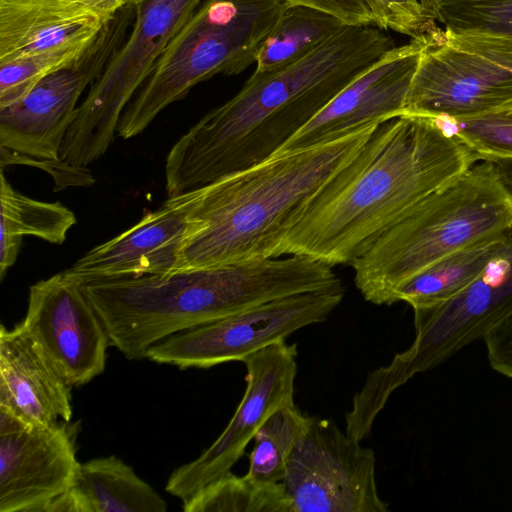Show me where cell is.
Instances as JSON below:
<instances>
[{"label": "cell", "instance_id": "30bf717a", "mask_svg": "<svg viewBox=\"0 0 512 512\" xmlns=\"http://www.w3.org/2000/svg\"><path fill=\"white\" fill-rule=\"evenodd\" d=\"M344 292L340 284L275 299L175 333L151 346L146 358L180 369L243 362L295 331L325 321L343 300Z\"/></svg>", "mask_w": 512, "mask_h": 512}, {"label": "cell", "instance_id": "484cf974", "mask_svg": "<svg viewBox=\"0 0 512 512\" xmlns=\"http://www.w3.org/2000/svg\"><path fill=\"white\" fill-rule=\"evenodd\" d=\"M94 39L0 63V108L20 100L43 78L74 62Z\"/></svg>", "mask_w": 512, "mask_h": 512}, {"label": "cell", "instance_id": "ac0fdd59", "mask_svg": "<svg viewBox=\"0 0 512 512\" xmlns=\"http://www.w3.org/2000/svg\"><path fill=\"white\" fill-rule=\"evenodd\" d=\"M71 386L21 321L0 328V407L30 425L72 417Z\"/></svg>", "mask_w": 512, "mask_h": 512}, {"label": "cell", "instance_id": "d6986e66", "mask_svg": "<svg viewBox=\"0 0 512 512\" xmlns=\"http://www.w3.org/2000/svg\"><path fill=\"white\" fill-rule=\"evenodd\" d=\"M105 23L70 0H0V63L92 40Z\"/></svg>", "mask_w": 512, "mask_h": 512}, {"label": "cell", "instance_id": "7c38bea8", "mask_svg": "<svg viewBox=\"0 0 512 512\" xmlns=\"http://www.w3.org/2000/svg\"><path fill=\"white\" fill-rule=\"evenodd\" d=\"M282 484L292 512L388 511L377 489L373 450L318 416H309Z\"/></svg>", "mask_w": 512, "mask_h": 512}, {"label": "cell", "instance_id": "44dd1931", "mask_svg": "<svg viewBox=\"0 0 512 512\" xmlns=\"http://www.w3.org/2000/svg\"><path fill=\"white\" fill-rule=\"evenodd\" d=\"M75 214L60 202L30 198L0 177V278L17 260L24 236L62 244L76 224Z\"/></svg>", "mask_w": 512, "mask_h": 512}, {"label": "cell", "instance_id": "8fae6325", "mask_svg": "<svg viewBox=\"0 0 512 512\" xmlns=\"http://www.w3.org/2000/svg\"><path fill=\"white\" fill-rule=\"evenodd\" d=\"M135 19L130 2L103 26L74 62L38 82L20 100L0 108V147L38 159H60L80 96L103 72Z\"/></svg>", "mask_w": 512, "mask_h": 512}, {"label": "cell", "instance_id": "cb8c5ba5", "mask_svg": "<svg viewBox=\"0 0 512 512\" xmlns=\"http://www.w3.org/2000/svg\"><path fill=\"white\" fill-rule=\"evenodd\" d=\"M309 416L294 403L276 409L254 435L247 478L262 484L283 481L289 458L303 435Z\"/></svg>", "mask_w": 512, "mask_h": 512}, {"label": "cell", "instance_id": "1f68e13d", "mask_svg": "<svg viewBox=\"0 0 512 512\" xmlns=\"http://www.w3.org/2000/svg\"><path fill=\"white\" fill-rule=\"evenodd\" d=\"M288 4L304 5L328 12L350 25H376L379 19L368 0H284ZM381 28V27H380Z\"/></svg>", "mask_w": 512, "mask_h": 512}, {"label": "cell", "instance_id": "5bb4252c", "mask_svg": "<svg viewBox=\"0 0 512 512\" xmlns=\"http://www.w3.org/2000/svg\"><path fill=\"white\" fill-rule=\"evenodd\" d=\"M22 322L69 386L104 372L107 329L81 285L63 272L30 287Z\"/></svg>", "mask_w": 512, "mask_h": 512}, {"label": "cell", "instance_id": "3957f363", "mask_svg": "<svg viewBox=\"0 0 512 512\" xmlns=\"http://www.w3.org/2000/svg\"><path fill=\"white\" fill-rule=\"evenodd\" d=\"M338 282L333 267L307 256L288 255L81 287L103 321L111 345L127 359L140 360L151 346L175 333Z\"/></svg>", "mask_w": 512, "mask_h": 512}, {"label": "cell", "instance_id": "8992f818", "mask_svg": "<svg viewBox=\"0 0 512 512\" xmlns=\"http://www.w3.org/2000/svg\"><path fill=\"white\" fill-rule=\"evenodd\" d=\"M286 5L284 0H202L126 106L116 134L132 138L196 84L246 70Z\"/></svg>", "mask_w": 512, "mask_h": 512}, {"label": "cell", "instance_id": "83f0119b", "mask_svg": "<svg viewBox=\"0 0 512 512\" xmlns=\"http://www.w3.org/2000/svg\"><path fill=\"white\" fill-rule=\"evenodd\" d=\"M480 160L512 158V106L463 119L435 118Z\"/></svg>", "mask_w": 512, "mask_h": 512}, {"label": "cell", "instance_id": "836d02e7", "mask_svg": "<svg viewBox=\"0 0 512 512\" xmlns=\"http://www.w3.org/2000/svg\"><path fill=\"white\" fill-rule=\"evenodd\" d=\"M495 165L501 181L512 194V158L489 160Z\"/></svg>", "mask_w": 512, "mask_h": 512}, {"label": "cell", "instance_id": "4dcf8cb0", "mask_svg": "<svg viewBox=\"0 0 512 512\" xmlns=\"http://www.w3.org/2000/svg\"><path fill=\"white\" fill-rule=\"evenodd\" d=\"M482 339L490 367L512 379V310L495 322Z\"/></svg>", "mask_w": 512, "mask_h": 512}, {"label": "cell", "instance_id": "2e32d148", "mask_svg": "<svg viewBox=\"0 0 512 512\" xmlns=\"http://www.w3.org/2000/svg\"><path fill=\"white\" fill-rule=\"evenodd\" d=\"M77 431L59 421L0 434V512H50L78 468Z\"/></svg>", "mask_w": 512, "mask_h": 512}, {"label": "cell", "instance_id": "e0dca14e", "mask_svg": "<svg viewBox=\"0 0 512 512\" xmlns=\"http://www.w3.org/2000/svg\"><path fill=\"white\" fill-rule=\"evenodd\" d=\"M200 188L168 197L137 223L95 246L63 274L78 284L173 272Z\"/></svg>", "mask_w": 512, "mask_h": 512}, {"label": "cell", "instance_id": "ba28073f", "mask_svg": "<svg viewBox=\"0 0 512 512\" xmlns=\"http://www.w3.org/2000/svg\"><path fill=\"white\" fill-rule=\"evenodd\" d=\"M132 1V29L91 84L64 137L60 159L69 165L87 167L106 153L126 106L202 0Z\"/></svg>", "mask_w": 512, "mask_h": 512}, {"label": "cell", "instance_id": "f546056e", "mask_svg": "<svg viewBox=\"0 0 512 512\" xmlns=\"http://www.w3.org/2000/svg\"><path fill=\"white\" fill-rule=\"evenodd\" d=\"M1 168L5 165L23 164L42 168L48 171L54 178L55 191L68 186H90L95 179L87 167H78L67 164L61 159L52 167L57 159H38L16 153L12 150L0 147Z\"/></svg>", "mask_w": 512, "mask_h": 512}, {"label": "cell", "instance_id": "4316f807", "mask_svg": "<svg viewBox=\"0 0 512 512\" xmlns=\"http://www.w3.org/2000/svg\"><path fill=\"white\" fill-rule=\"evenodd\" d=\"M419 1L445 28L512 36V0Z\"/></svg>", "mask_w": 512, "mask_h": 512}, {"label": "cell", "instance_id": "9c48e42d", "mask_svg": "<svg viewBox=\"0 0 512 512\" xmlns=\"http://www.w3.org/2000/svg\"><path fill=\"white\" fill-rule=\"evenodd\" d=\"M511 106V35L444 27L430 36L405 114L463 119Z\"/></svg>", "mask_w": 512, "mask_h": 512}, {"label": "cell", "instance_id": "4fadbf2b", "mask_svg": "<svg viewBox=\"0 0 512 512\" xmlns=\"http://www.w3.org/2000/svg\"><path fill=\"white\" fill-rule=\"evenodd\" d=\"M296 357V345L280 340L244 359L247 384L235 413L212 445L172 472L168 493L184 501L231 471L262 423L279 407L294 403Z\"/></svg>", "mask_w": 512, "mask_h": 512}, {"label": "cell", "instance_id": "f1b7e54d", "mask_svg": "<svg viewBox=\"0 0 512 512\" xmlns=\"http://www.w3.org/2000/svg\"><path fill=\"white\" fill-rule=\"evenodd\" d=\"M384 30L424 39L440 27L419 0H368Z\"/></svg>", "mask_w": 512, "mask_h": 512}, {"label": "cell", "instance_id": "277c9868", "mask_svg": "<svg viewBox=\"0 0 512 512\" xmlns=\"http://www.w3.org/2000/svg\"><path fill=\"white\" fill-rule=\"evenodd\" d=\"M379 125L276 153L200 187L176 270L279 257L284 239L311 201Z\"/></svg>", "mask_w": 512, "mask_h": 512}, {"label": "cell", "instance_id": "ffe728a7", "mask_svg": "<svg viewBox=\"0 0 512 512\" xmlns=\"http://www.w3.org/2000/svg\"><path fill=\"white\" fill-rule=\"evenodd\" d=\"M166 501L116 456L79 463L69 489L50 512H165Z\"/></svg>", "mask_w": 512, "mask_h": 512}, {"label": "cell", "instance_id": "5b68a950", "mask_svg": "<svg viewBox=\"0 0 512 512\" xmlns=\"http://www.w3.org/2000/svg\"><path fill=\"white\" fill-rule=\"evenodd\" d=\"M512 227V194L479 160L407 212L352 261L354 283L376 305L442 258Z\"/></svg>", "mask_w": 512, "mask_h": 512}, {"label": "cell", "instance_id": "603a6c76", "mask_svg": "<svg viewBox=\"0 0 512 512\" xmlns=\"http://www.w3.org/2000/svg\"><path fill=\"white\" fill-rule=\"evenodd\" d=\"M347 25L323 10L287 3L258 53L254 73L273 72L306 57Z\"/></svg>", "mask_w": 512, "mask_h": 512}, {"label": "cell", "instance_id": "d6a6232c", "mask_svg": "<svg viewBox=\"0 0 512 512\" xmlns=\"http://www.w3.org/2000/svg\"><path fill=\"white\" fill-rule=\"evenodd\" d=\"M81 4L90 10L104 22L111 20L121 9L127 6L131 0H70Z\"/></svg>", "mask_w": 512, "mask_h": 512}, {"label": "cell", "instance_id": "6da1fadb", "mask_svg": "<svg viewBox=\"0 0 512 512\" xmlns=\"http://www.w3.org/2000/svg\"><path fill=\"white\" fill-rule=\"evenodd\" d=\"M376 25H347L306 57L253 73L241 90L183 134L165 161L169 197L273 156L342 89L395 48Z\"/></svg>", "mask_w": 512, "mask_h": 512}, {"label": "cell", "instance_id": "7a4b0ae2", "mask_svg": "<svg viewBox=\"0 0 512 512\" xmlns=\"http://www.w3.org/2000/svg\"><path fill=\"white\" fill-rule=\"evenodd\" d=\"M479 160L435 118L404 114L387 120L311 201L279 257L350 265L420 201Z\"/></svg>", "mask_w": 512, "mask_h": 512}, {"label": "cell", "instance_id": "7402d4cb", "mask_svg": "<svg viewBox=\"0 0 512 512\" xmlns=\"http://www.w3.org/2000/svg\"><path fill=\"white\" fill-rule=\"evenodd\" d=\"M506 231L454 252L428 266L395 291L393 303L406 302L412 309H416L434 306L452 298L484 270Z\"/></svg>", "mask_w": 512, "mask_h": 512}, {"label": "cell", "instance_id": "52a82bcc", "mask_svg": "<svg viewBox=\"0 0 512 512\" xmlns=\"http://www.w3.org/2000/svg\"><path fill=\"white\" fill-rule=\"evenodd\" d=\"M511 310L512 227L484 270L466 288L437 305L413 309L414 341L389 364L367 375L359 390L361 400L371 409H384L396 389L482 339Z\"/></svg>", "mask_w": 512, "mask_h": 512}, {"label": "cell", "instance_id": "d4e9b609", "mask_svg": "<svg viewBox=\"0 0 512 512\" xmlns=\"http://www.w3.org/2000/svg\"><path fill=\"white\" fill-rule=\"evenodd\" d=\"M185 512H292L282 482L256 483L231 471L183 501Z\"/></svg>", "mask_w": 512, "mask_h": 512}, {"label": "cell", "instance_id": "9a60e30c", "mask_svg": "<svg viewBox=\"0 0 512 512\" xmlns=\"http://www.w3.org/2000/svg\"><path fill=\"white\" fill-rule=\"evenodd\" d=\"M430 36L411 39L385 54L342 89L276 153L332 141L404 115L407 94Z\"/></svg>", "mask_w": 512, "mask_h": 512}]
</instances>
